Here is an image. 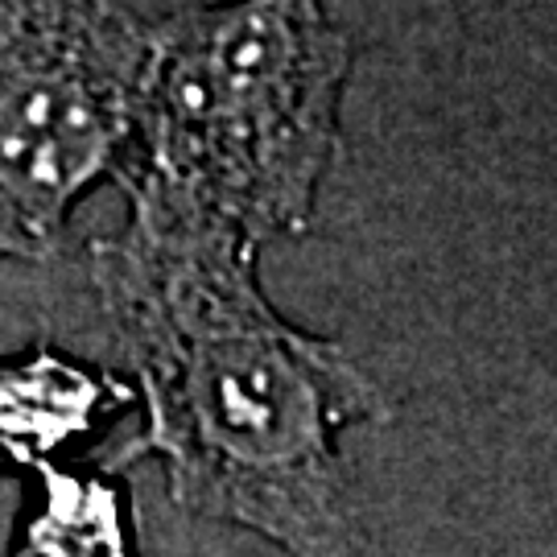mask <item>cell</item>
<instances>
[{
  "instance_id": "7a4b0ae2",
  "label": "cell",
  "mask_w": 557,
  "mask_h": 557,
  "mask_svg": "<svg viewBox=\"0 0 557 557\" xmlns=\"http://www.w3.org/2000/svg\"><path fill=\"white\" fill-rule=\"evenodd\" d=\"M351 38L322 0H223L145 21L120 190L220 220L252 248L306 236L343 149Z\"/></svg>"
},
{
  "instance_id": "5b68a950",
  "label": "cell",
  "mask_w": 557,
  "mask_h": 557,
  "mask_svg": "<svg viewBox=\"0 0 557 557\" xmlns=\"http://www.w3.org/2000/svg\"><path fill=\"white\" fill-rule=\"evenodd\" d=\"M9 557H137L116 471H34V504Z\"/></svg>"
},
{
  "instance_id": "6da1fadb",
  "label": "cell",
  "mask_w": 557,
  "mask_h": 557,
  "mask_svg": "<svg viewBox=\"0 0 557 557\" xmlns=\"http://www.w3.org/2000/svg\"><path fill=\"white\" fill-rule=\"evenodd\" d=\"M124 199V232L87 244V277L145 409L108 471L158 458L190 517L289 557H372L343 434L393 418L384 388L338 343L277 314L244 236L149 190Z\"/></svg>"
},
{
  "instance_id": "277c9868",
  "label": "cell",
  "mask_w": 557,
  "mask_h": 557,
  "mask_svg": "<svg viewBox=\"0 0 557 557\" xmlns=\"http://www.w3.org/2000/svg\"><path fill=\"white\" fill-rule=\"evenodd\" d=\"M128 380L59 347H34L0 363V471H41L103 421L133 405Z\"/></svg>"
},
{
  "instance_id": "3957f363",
  "label": "cell",
  "mask_w": 557,
  "mask_h": 557,
  "mask_svg": "<svg viewBox=\"0 0 557 557\" xmlns=\"http://www.w3.org/2000/svg\"><path fill=\"white\" fill-rule=\"evenodd\" d=\"M140 66L128 0H0V260L59 257L75 207L120 182Z\"/></svg>"
}]
</instances>
